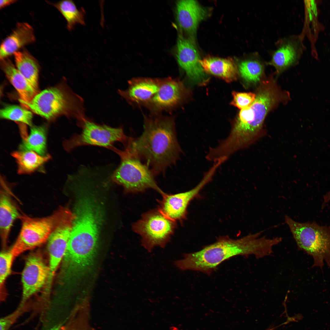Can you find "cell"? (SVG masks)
Listing matches in <instances>:
<instances>
[{
    "mask_svg": "<svg viewBox=\"0 0 330 330\" xmlns=\"http://www.w3.org/2000/svg\"><path fill=\"white\" fill-rule=\"evenodd\" d=\"M125 146L144 160L154 175L163 173L168 167L175 164L182 152L174 119L159 116L146 117L141 135L129 138Z\"/></svg>",
    "mask_w": 330,
    "mask_h": 330,
    "instance_id": "obj_1",
    "label": "cell"
},
{
    "mask_svg": "<svg viewBox=\"0 0 330 330\" xmlns=\"http://www.w3.org/2000/svg\"><path fill=\"white\" fill-rule=\"evenodd\" d=\"M262 233H249L237 239L221 237L200 251L185 254L183 259L175 262V265L181 270L210 274L222 262L233 257L253 255L259 259L269 256L273 252L275 242L273 238L262 236Z\"/></svg>",
    "mask_w": 330,
    "mask_h": 330,
    "instance_id": "obj_2",
    "label": "cell"
},
{
    "mask_svg": "<svg viewBox=\"0 0 330 330\" xmlns=\"http://www.w3.org/2000/svg\"><path fill=\"white\" fill-rule=\"evenodd\" d=\"M93 200H80L64 259L72 268L86 270L92 264L97 247L101 215Z\"/></svg>",
    "mask_w": 330,
    "mask_h": 330,
    "instance_id": "obj_3",
    "label": "cell"
},
{
    "mask_svg": "<svg viewBox=\"0 0 330 330\" xmlns=\"http://www.w3.org/2000/svg\"><path fill=\"white\" fill-rule=\"evenodd\" d=\"M263 83L254 101L241 110L229 134L222 141L223 148L229 153L248 148L266 135L264 120L278 100L279 95L271 84Z\"/></svg>",
    "mask_w": 330,
    "mask_h": 330,
    "instance_id": "obj_4",
    "label": "cell"
},
{
    "mask_svg": "<svg viewBox=\"0 0 330 330\" xmlns=\"http://www.w3.org/2000/svg\"><path fill=\"white\" fill-rule=\"evenodd\" d=\"M19 100L24 108L49 120L62 115L77 121L85 117L83 99L64 83L39 92L29 103Z\"/></svg>",
    "mask_w": 330,
    "mask_h": 330,
    "instance_id": "obj_5",
    "label": "cell"
},
{
    "mask_svg": "<svg viewBox=\"0 0 330 330\" xmlns=\"http://www.w3.org/2000/svg\"><path fill=\"white\" fill-rule=\"evenodd\" d=\"M284 221L298 249L313 257L312 267L322 270L325 262L330 268V226H321L314 221L299 222L287 215Z\"/></svg>",
    "mask_w": 330,
    "mask_h": 330,
    "instance_id": "obj_6",
    "label": "cell"
},
{
    "mask_svg": "<svg viewBox=\"0 0 330 330\" xmlns=\"http://www.w3.org/2000/svg\"><path fill=\"white\" fill-rule=\"evenodd\" d=\"M114 151L119 155L121 161L112 178L126 191L136 193L152 189L161 195L164 193L157 185L151 170L137 156L125 148L124 150L115 148Z\"/></svg>",
    "mask_w": 330,
    "mask_h": 330,
    "instance_id": "obj_7",
    "label": "cell"
},
{
    "mask_svg": "<svg viewBox=\"0 0 330 330\" xmlns=\"http://www.w3.org/2000/svg\"><path fill=\"white\" fill-rule=\"evenodd\" d=\"M64 208L61 207L51 215L42 218H31L24 214L20 215L22 222L21 230L10 250L14 258L48 241L59 222Z\"/></svg>",
    "mask_w": 330,
    "mask_h": 330,
    "instance_id": "obj_8",
    "label": "cell"
},
{
    "mask_svg": "<svg viewBox=\"0 0 330 330\" xmlns=\"http://www.w3.org/2000/svg\"><path fill=\"white\" fill-rule=\"evenodd\" d=\"M176 222L167 218L158 208L143 214L132 225L141 238L142 245L149 252L155 247L164 248L176 227Z\"/></svg>",
    "mask_w": 330,
    "mask_h": 330,
    "instance_id": "obj_9",
    "label": "cell"
},
{
    "mask_svg": "<svg viewBox=\"0 0 330 330\" xmlns=\"http://www.w3.org/2000/svg\"><path fill=\"white\" fill-rule=\"evenodd\" d=\"M82 129L81 133L74 135L64 142L65 150L70 151L78 147L92 145L113 149L114 143L120 142L125 144L129 138L122 127H112L97 124L84 117L77 121Z\"/></svg>",
    "mask_w": 330,
    "mask_h": 330,
    "instance_id": "obj_10",
    "label": "cell"
},
{
    "mask_svg": "<svg viewBox=\"0 0 330 330\" xmlns=\"http://www.w3.org/2000/svg\"><path fill=\"white\" fill-rule=\"evenodd\" d=\"M212 169H209L204 174L200 183L188 191L174 194L164 193L162 199L159 201L158 209L166 217L176 222L185 217L187 207L190 201L200 190L212 179L215 174Z\"/></svg>",
    "mask_w": 330,
    "mask_h": 330,
    "instance_id": "obj_11",
    "label": "cell"
},
{
    "mask_svg": "<svg viewBox=\"0 0 330 330\" xmlns=\"http://www.w3.org/2000/svg\"><path fill=\"white\" fill-rule=\"evenodd\" d=\"M73 223V219L71 218L63 217L48 240L50 272L45 288L47 292L50 291L55 272L64 256Z\"/></svg>",
    "mask_w": 330,
    "mask_h": 330,
    "instance_id": "obj_12",
    "label": "cell"
},
{
    "mask_svg": "<svg viewBox=\"0 0 330 330\" xmlns=\"http://www.w3.org/2000/svg\"><path fill=\"white\" fill-rule=\"evenodd\" d=\"M50 269L42 257L33 254L27 258L22 273V294L19 305L26 304L28 300L46 284Z\"/></svg>",
    "mask_w": 330,
    "mask_h": 330,
    "instance_id": "obj_13",
    "label": "cell"
},
{
    "mask_svg": "<svg viewBox=\"0 0 330 330\" xmlns=\"http://www.w3.org/2000/svg\"><path fill=\"white\" fill-rule=\"evenodd\" d=\"M275 47L267 64L273 66L278 73L295 64L303 50L301 37L295 35L279 38L276 42Z\"/></svg>",
    "mask_w": 330,
    "mask_h": 330,
    "instance_id": "obj_14",
    "label": "cell"
},
{
    "mask_svg": "<svg viewBox=\"0 0 330 330\" xmlns=\"http://www.w3.org/2000/svg\"><path fill=\"white\" fill-rule=\"evenodd\" d=\"M176 57L179 65L191 80L199 84L207 81L208 78L199 62V53L192 41L182 37L178 38Z\"/></svg>",
    "mask_w": 330,
    "mask_h": 330,
    "instance_id": "obj_15",
    "label": "cell"
},
{
    "mask_svg": "<svg viewBox=\"0 0 330 330\" xmlns=\"http://www.w3.org/2000/svg\"><path fill=\"white\" fill-rule=\"evenodd\" d=\"M176 14L177 22L181 29L193 35L200 23L207 17L208 12L196 1L182 0L177 3Z\"/></svg>",
    "mask_w": 330,
    "mask_h": 330,
    "instance_id": "obj_16",
    "label": "cell"
},
{
    "mask_svg": "<svg viewBox=\"0 0 330 330\" xmlns=\"http://www.w3.org/2000/svg\"><path fill=\"white\" fill-rule=\"evenodd\" d=\"M182 90L178 81L170 78L162 80L157 92L147 103L157 110L173 108L180 101Z\"/></svg>",
    "mask_w": 330,
    "mask_h": 330,
    "instance_id": "obj_17",
    "label": "cell"
},
{
    "mask_svg": "<svg viewBox=\"0 0 330 330\" xmlns=\"http://www.w3.org/2000/svg\"><path fill=\"white\" fill-rule=\"evenodd\" d=\"M162 80L148 78L132 79L125 90L118 93L130 102L147 103L157 92Z\"/></svg>",
    "mask_w": 330,
    "mask_h": 330,
    "instance_id": "obj_18",
    "label": "cell"
},
{
    "mask_svg": "<svg viewBox=\"0 0 330 330\" xmlns=\"http://www.w3.org/2000/svg\"><path fill=\"white\" fill-rule=\"evenodd\" d=\"M35 40L34 30L31 25L25 22L18 23L13 31L1 44L0 60L13 55L20 48Z\"/></svg>",
    "mask_w": 330,
    "mask_h": 330,
    "instance_id": "obj_19",
    "label": "cell"
},
{
    "mask_svg": "<svg viewBox=\"0 0 330 330\" xmlns=\"http://www.w3.org/2000/svg\"><path fill=\"white\" fill-rule=\"evenodd\" d=\"M0 64L7 78L17 92L19 100L30 102L39 92L32 87L10 60L7 58L1 60Z\"/></svg>",
    "mask_w": 330,
    "mask_h": 330,
    "instance_id": "obj_20",
    "label": "cell"
},
{
    "mask_svg": "<svg viewBox=\"0 0 330 330\" xmlns=\"http://www.w3.org/2000/svg\"><path fill=\"white\" fill-rule=\"evenodd\" d=\"M199 62L204 71L227 82H232L237 79V68L230 59L208 57L200 60Z\"/></svg>",
    "mask_w": 330,
    "mask_h": 330,
    "instance_id": "obj_21",
    "label": "cell"
},
{
    "mask_svg": "<svg viewBox=\"0 0 330 330\" xmlns=\"http://www.w3.org/2000/svg\"><path fill=\"white\" fill-rule=\"evenodd\" d=\"M0 200V233L3 245L6 244L15 220L20 217L17 208L6 191L3 184Z\"/></svg>",
    "mask_w": 330,
    "mask_h": 330,
    "instance_id": "obj_22",
    "label": "cell"
},
{
    "mask_svg": "<svg viewBox=\"0 0 330 330\" xmlns=\"http://www.w3.org/2000/svg\"><path fill=\"white\" fill-rule=\"evenodd\" d=\"M20 123L21 134L23 139L20 148L21 151H32L45 156L46 150V128L44 126L31 127L29 135H27L26 127Z\"/></svg>",
    "mask_w": 330,
    "mask_h": 330,
    "instance_id": "obj_23",
    "label": "cell"
},
{
    "mask_svg": "<svg viewBox=\"0 0 330 330\" xmlns=\"http://www.w3.org/2000/svg\"><path fill=\"white\" fill-rule=\"evenodd\" d=\"M13 55L17 70L38 92L39 66L36 60L26 50L18 51Z\"/></svg>",
    "mask_w": 330,
    "mask_h": 330,
    "instance_id": "obj_24",
    "label": "cell"
},
{
    "mask_svg": "<svg viewBox=\"0 0 330 330\" xmlns=\"http://www.w3.org/2000/svg\"><path fill=\"white\" fill-rule=\"evenodd\" d=\"M264 64L258 52L250 53L239 64L238 69L241 77L248 83L255 84L258 82L263 73Z\"/></svg>",
    "mask_w": 330,
    "mask_h": 330,
    "instance_id": "obj_25",
    "label": "cell"
},
{
    "mask_svg": "<svg viewBox=\"0 0 330 330\" xmlns=\"http://www.w3.org/2000/svg\"><path fill=\"white\" fill-rule=\"evenodd\" d=\"M12 155L16 162L19 174L32 172L50 158L49 155L42 156L32 151L14 152Z\"/></svg>",
    "mask_w": 330,
    "mask_h": 330,
    "instance_id": "obj_26",
    "label": "cell"
},
{
    "mask_svg": "<svg viewBox=\"0 0 330 330\" xmlns=\"http://www.w3.org/2000/svg\"><path fill=\"white\" fill-rule=\"evenodd\" d=\"M53 5L61 13L67 22V27L69 31L73 30L77 24L85 25V10L83 8L78 9L74 2L71 0H62Z\"/></svg>",
    "mask_w": 330,
    "mask_h": 330,
    "instance_id": "obj_27",
    "label": "cell"
},
{
    "mask_svg": "<svg viewBox=\"0 0 330 330\" xmlns=\"http://www.w3.org/2000/svg\"><path fill=\"white\" fill-rule=\"evenodd\" d=\"M0 117L31 126L33 118L31 112L24 107L8 105L1 109Z\"/></svg>",
    "mask_w": 330,
    "mask_h": 330,
    "instance_id": "obj_28",
    "label": "cell"
},
{
    "mask_svg": "<svg viewBox=\"0 0 330 330\" xmlns=\"http://www.w3.org/2000/svg\"><path fill=\"white\" fill-rule=\"evenodd\" d=\"M15 258L9 251L1 252L0 256V286L3 290L4 284L10 275L12 263Z\"/></svg>",
    "mask_w": 330,
    "mask_h": 330,
    "instance_id": "obj_29",
    "label": "cell"
},
{
    "mask_svg": "<svg viewBox=\"0 0 330 330\" xmlns=\"http://www.w3.org/2000/svg\"><path fill=\"white\" fill-rule=\"evenodd\" d=\"M28 310L26 304L19 305L11 313L6 316L0 320V330H9L17 320Z\"/></svg>",
    "mask_w": 330,
    "mask_h": 330,
    "instance_id": "obj_30",
    "label": "cell"
},
{
    "mask_svg": "<svg viewBox=\"0 0 330 330\" xmlns=\"http://www.w3.org/2000/svg\"><path fill=\"white\" fill-rule=\"evenodd\" d=\"M233 99L231 104L241 110L249 106L254 101L256 94L252 93H232Z\"/></svg>",
    "mask_w": 330,
    "mask_h": 330,
    "instance_id": "obj_31",
    "label": "cell"
},
{
    "mask_svg": "<svg viewBox=\"0 0 330 330\" xmlns=\"http://www.w3.org/2000/svg\"><path fill=\"white\" fill-rule=\"evenodd\" d=\"M16 1H17L15 0H1L0 1V8L1 9L4 8Z\"/></svg>",
    "mask_w": 330,
    "mask_h": 330,
    "instance_id": "obj_32",
    "label": "cell"
},
{
    "mask_svg": "<svg viewBox=\"0 0 330 330\" xmlns=\"http://www.w3.org/2000/svg\"><path fill=\"white\" fill-rule=\"evenodd\" d=\"M273 330V329H270V330Z\"/></svg>",
    "mask_w": 330,
    "mask_h": 330,
    "instance_id": "obj_33",
    "label": "cell"
}]
</instances>
